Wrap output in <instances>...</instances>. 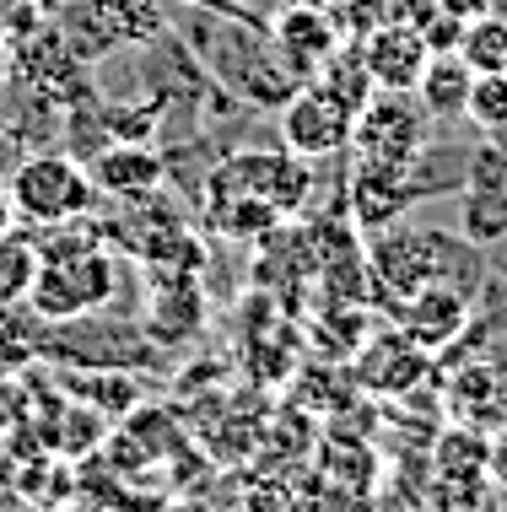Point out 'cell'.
<instances>
[{
    "instance_id": "obj_1",
    "label": "cell",
    "mask_w": 507,
    "mask_h": 512,
    "mask_svg": "<svg viewBox=\"0 0 507 512\" xmlns=\"http://www.w3.org/2000/svg\"><path fill=\"white\" fill-rule=\"evenodd\" d=\"M367 270H373V281L383 286V297L400 308L405 297H416L421 286H454V292L475 297L481 292V243H470L459 232H443V227H405V221H394V227L373 232V243H367Z\"/></svg>"
},
{
    "instance_id": "obj_2",
    "label": "cell",
    "mask_w": 507,
    "mask_h": 512,
    "mask_svg": "<svg viewBox=\"0 0 507 512\" xmlns=\"http://www.w3.org/2000/svg\"><path fill=\"white\" fill-rule=\"evenodd\" d=\"M189 38H195L200 60H211L216 81H227L232 92H243V103L281 108L286 98H292L297 81L281 65V54H276V44H270L265 22L195 11V17H189Z\"/></svg>"
},
{
    "instance_id": "obj_3",
    "label": "cell",
    "mask_w": 507,
    "mask_h": 512,
    "mask_svg": "<svg viewBox=\"0 0 507 512\" xmlns=\"http://www.w3.org/2000/svg\"><path fill=\"white\" fill-rule=\"evenodd\" d=\"M6 195L17 205L22 221L33 227H60V221H81L98 211V184H92L87 162L65 157V151H38L22 157L6 178Z\"/></svg>"
},
{
    "instance_id": "obj_4",
    "label": "cell",
    "mask_w": 507,
    "mask_h": 512,
    "mask_svg": "<svg viewBox=\"0 0 507 512\" xmlns=\"http://www.w3.org/2000/svg\"><path fill=\"white\" fill-rule=\"evenodd\" d=\"M119 292V265L103 248L65 259H38L33 292H27V313H38L44 324H81V318L103 313Z\"/></svg>"
},
{
    "instance_id": "obj_5",
    "label": "cell",
    "mask_w": 507,
    "mask_h": 512,
    "mask_svg": "<svg viewBox=\"0 0 507 512\" xmlns=\"http://www.w3.org/2000/svg\"><path fill=\"white\" fill-rule=\"evenodd\" d=\"M432 141L427 108H416V92H378L351 124V157L383 162V168H410L416 151Z\"/></svg>"
},
{
    "instance_id": "obj_6",
    "label": "cell",
    "mask_w": 507,
    "mask_h": 512,
    "mask_svg": "<svg viewBox=\"0 0 507 512\" xmlns=\"http://www.w3.org/2000/svg\"><path fill=\"white\" fill-rule=\"evenodd\" d=\"M459 232L470 243H502L507 238V146L502 141H475L464 162L459 184Z\"/></svg>"
},
{
    "instance_id": "obj_7",
    "label": "cell",
    "mask_w": 507,
    "mask_h": 512,
    "mask_svg": "<svg viewBox=\"0 0 507 512\" xmlns=\"http://www.w3.org/2000/svg\"><path fill=\"white\" fill-rule=\"evenodd\" d=\"M211 184H227V189H243V195L276 205L281 216H292L297 205L308 200L313 189V173L297 151H232L211 168Z\"/></svg>"
},
{
    "instance_id": "obj_8",
    "label": "cell",
    "mask_w": 507,
    "mask_h": 512,
    "mask_svg": "<svg viewBox=\"0 0 507 512\" xmlns=\"http://www.w3.org/2000/svg\"><path fill=\"white\" fill-rule=\"evenodd\" d=\"M351 124L356 114L346 103H335L330 92H319L313 81L292 87V98L281 103V146L297 151L303 162L335 157V151H351Z\"/></svg>"
},
{
    "instance_id": "obj_9",
    "label": "cell",
    "mask_w": 507,
    "mask_h": 512,
    "mask_svg": "<svg viewBox=\"0 0 507 512\" xmlns=\"http://www.w3.org/2000/svg\"><path fill=\"white\" fill-rule=\"evenodd\" d=\"M270 44H276L281 65L292 71V81L303 87V81H313L324 71V60L346 44V27H340L330 11L319 6H303V0H286V6L276 11V22H265Z\"/></svg>"
},
{
    "instance_id": "obj_10",
    "label": "cell",
    "mask_w": 507,
    "mask_h": 512,
    "mask_svg": "<svg viewBox=\"0 0 507 512\" xmlns=\"http://www.w3.org/2000/svg\"><path fill=\"white\" fill-rule=\"evenodd\" d=\"M362 49V65L373 76V92H416L421 71H427L432 49H427V33L410 22H378L356 38Z\"/></svg>"
},
{
    "instance_id": "obj_11",
    "label": "cell",
    "mask_w": 507,
    "mask_h": 512,
    "mask_svg": "<svg viewBox=\"0 0 507 512\" xmlns=\"http://www.w3.org/2000/svg\"><path fill=\"white\" fill-rule=\"evenodd\" d=\"M346 200H351V221L362 232H383L394 221L410 216L416 205V189H410V168H383V162H356L351 168V184H346Z\"/></svg>"
},
{
    "instance_id": "obj_12",
    "label": "cell",
    "mask_w": 507,
    "mask_h": 512,
    "mask_svg": "<svg viewBox=\"0 0 507 512\" xmlns=\"http://www.w3.org/2000/svg\"><path fill=\"white\" fill-rule=\"evenodd\" d=\"M470 313H475V297L454 292V286H421L416 297L400 302V329L421 351H448L459 345V335L470 329Z\"/></svg>"
},
{
    "instance_id": "obj_13",
    "label": "cell",
    "mask_w": 507,
    "mask_h": 512,
    "mask_svg": "<svg viewBox=\"0 0 507 512\" xmlns=\"http://www.w3.org/2000/svg\"><path fill=\"white\" fill-rule=\"evenodd\" d=\"M87 173H92V184H98V195L141 205V200H152L157 184H162V157H157V146H146V141H108V146L92 151Z\"/></svg>"
},
{
    "instance_id": "obj_14",
    "label": "cell",
    "mask_w": 507,
    "mask_h": 512,
    "mask_svg": "<svg viewBox=\"0 0 507 512\" xmlns=\"http://www.w3.org/2000/svg\"><path fill=\"white\" fill-rule=\"evenodd\" d=\"M427 362H432V351H421L405 329H394V335H378L362 351V383L378 394H405L410 383L427 378Z\"/></svg>"
},
{
    "instance_id": "obj_15",
    "label": "cell",
    "mask_w": 507,
    "mask_h": 512,
    "mask_svg": "<svg viewBox=\"0 0 507 512\" xmlns=\"http://www.w3.org/2000/svg\"><path fill=\"white\" fill-rule=\"evenodd\" d=\"M470 87H475V71L464 65L459 49L448 54H432L427 71L416 81V103L427 108V119H464V103H470Z\"/></svg>"
},
{
    "instance_id": "obj_16",
    "label": "cell",
    "mask_w": 507,
    "mask_h": 512,
    "mask_svg": "<svg viewBox=\"0 0 507 512\" xmlns=\"http://www.w3.org/2000/svg\"><path fill=\"white\" fill-rule=\"evenodd\" d=\"M464 162H470V146H448V141H427L410 162V189L416 200H443L459 195L464 184Z\"/></svg>"
},
{
    "instance_id": "obj_17",
    "label": "cell",
    "mask_w": 507,
    "mask_h": 512,
    "mask_svg": "<svg viewBox=\"0 0 507 512\" xmlns=\"http://www.w3.org/2000/svg\"><path fill=\"white\" fill-rule=\"evenodd\" d=\"M313 87L319 92H330L335 103H346L351 114H362L367 98H373V76H367V65H362V49H356V38H346L330 60H324V71L313 76Z\"/></svg>"
},
{
    "instance_id": "obj_18",
    "label": "cell",
    "mask_w": 507,
    "mask_h": 512,
    "mask_svg": "<svg viewBox=\"0 0 507 512\" xmlns=\"http://www.w3.org/2000/svg\"><path fill=\"white\" fill-rule=\"evenodd\" d=\"M38 275V248L27 232H0V313H17Z\"/></svg>"
},
{
    "instance_id": "obj_19",
    "label": "cell",
    "mask_w": 507,
    "mask_h": 512,
    "mask_svg": "<svg viewBox=\"0 0 507 512\" xmlns=\"http://www.w3.org/2000/svg\"><path fill=\"white\" fill-rule=\"evenodd\" d=\"M459 54H464V65H470L475 76L507 71V11H486V17L464 22Z\"/></svg>"
},
{
    "instance_id": "obj_20",
    "label": "cell",
    "mask_w": 507,
    "mask_h": 512,
    "mask_svg": "<svg viewBox=\"0 0 507 512\" xmlns=\"http://www.w3.org/2000/svg\"><path fill=\"white\" fill-rule=\"evenodd\" d=\"M464 119L486 135H502L507 130V71H491V76H475L470 87V103H464Z\"/></svg>"
},
{
    "instance_id": "obj_21",
    "label": "cell",
    "mask_w": 507,
    "mask_h": 512,
    "mask_svg": "<svg viewBox=\"0 0 507 512\" xmlns=\"http://www.w3.org/2000/svg\"><path fill=\"white\" fill-rule=\"evenodd\" d=\"M303 6H319L346 27V38H362L367 27L389 22V0H303Z\"/></svg>"
},
{
    "instance_id": "obj_22",
    "label": "cell",
    "mask_w": 507,
    "mask_h": 512,
    "mask_svg": "<svg viewBox=\"0 0 507 512\" xmlns=\"http://www.w3.org/2000/svg\"><path fill=\"white\" fill-rule=\"evenodd\" d=\"M27 410V378L17 367H0V421H17Z\"/></svg>"
},
{
    "instance_id": "obj_23",
    "label": "cell",
    "mask_w": 507,
    "mask_h": 512,
    "mask_svg": "<svg viewBox=\"0 0 507 512\" xmlns=\"http://www.w3.org/2000/svg\"><path fill=\"white\" fill-rule=\"evenodd\" d=\"M168 6H189V11H216V17H243V22H259L243 0H168Z\"/></svg>"
},
{
    "instance_id": "obj_24",
    "label": "cell",
    "mask_w": 507,
    "mask_h": 512,
    "mask_svg": "<svg viewBox=\"0 0 507 512\" xmlns=\"http://www.w3.org/2000/svg\"><path fill=\"white\" fill-rule=\"evenodd\" d=\"M437 11L470 22V17H486V11H507V0H437Z\"/></svg>"
},
{
    "instance_id": "obj_25",
    "label": "cell",
    "mask_w": 507,
    "mask_h": 512,
    "mask_svg": "<svg viewBox=\"0 0 507 512\" xmlns=\"http://www.w3.org/2000/svg\"><path fill=\"white\" fill-rule=\"evenodd\" d=\"M11 227H17V205H11L6 184H0V232H11Z\"/></svg>"
}]
</instances>
